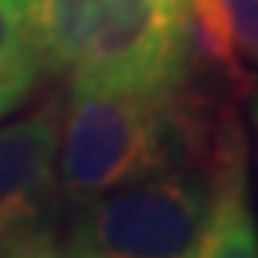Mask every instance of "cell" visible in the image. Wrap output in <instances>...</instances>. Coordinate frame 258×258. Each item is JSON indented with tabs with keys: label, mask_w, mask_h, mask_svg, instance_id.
Listing matches in <instances>:
<instances>
[{
	"label": "cell",
	"mask_w": 258,
	"mask_h": 258,
	"mask_svg": "<svg viewBox=\"0 0 258 258\" xmlns=\"http://www.w3.org/2000/svg\"><path fill=\"white\" fill-rule=\"evenodd\" d=\"M215 112L177 90L72 81L59 124V187L72 202L174 168H199Z\"/></svg>",
	"instance_id": "6da1fadb"
},
{
	"label": "cell",
	"mask_w": 258,
	"mask_h": 258,
	"mask_svg": "<svg viewBox=\"0 0 258 258\" xmlns=\"http://www.w3.org/2000/svg\"><path fill=\"white\" fill-rule=\"evenodd\" d=\"M246 94H249V118L255 127V162H258V84H252Z\"/></svg>",
	"instance_id": "ba28073f"
},
{
	"label": "cell",
	"mask_w": 258,
	"mask_h": 258,
	"mask_svg": "<svg viewBox=\"0 0 258 258\" xmlns=\"http://www.w3.org/2000/svg\"><path fill=\"white\" fill-rule=\"evenodd\" d=\"M199 168L209 180V227L202 239V258L258 255V230L246 180V131L233 106L215 109L212 143Z\"/></svg>",
	"instance_id": "5b68a950"
},
{
	"label": "cell",
	"mask_w": 258,
	"mask_h": 258,
	"mask_svg": "<svg viewBox=\"0 0 258 258\" xmlns=\"http://www.w3.org/2000/svg\"><path fill=\"white\" fill-rule=\"evenodd\" d=\"M206 227V171L174 168L84 199L66 230L62 252L81 258H202Z\"/></svg>",
	"instance_id": "7a4b0ae2"
},
{
	"label": "cell",
	"mask_w": 258,
	"mask_h": 258,
	"mask_svg": "<svg viewBox=\"0 0 258 258\" xmlns=\"http://www.w3.org/2000/svg\"><path fill=\"white\" fill-rule=\"evenodd\" d=\"M59 106L0 127V255H53L59 246Z\"/></svg>",
	"instance_id": "277c9868"
},
{
	"label": "cell",
	"mask_w": 258,
	"mask_h": 258,
	"mask_svg": "<svg viewBox=\"0 0 258 258\" xmlns=\"http://www.w3.org/2000/svg\"><path fill=\"white\" fill-rule=\"evenodd\" d=\"M44 72L25 0H0V118L19 109Z\"/></svg>",
	"instance_id": "8992f818"
},
{
	"label": "cell",
	"mask_w": 258,
	"mask_h": 258,
	"mask_svg": "<svg viewBox=\"0 0 258 258\" xmlns=\"http://www.w3.org/2000/svg\"><path fill=\"white\" fill-rule=\"evenodd\" d=\"M97 7L100 0H25L44 72H69L81 31Z\"/></svg>",
	"instance_id": "52a82bcc"
},
{
	"label": "cell",
	"mask_w": 258,
	"mask_h": 258,
	"mask_svg": "<svg viewBox=\"0 0 258 258\" xmlns=\"http://www.w3.org/2000/svg\"><path fill=\"white\" fill-rule=\"evenodd\" d=\"M193 56L190 0H100L69 75L84 84L177 90Z\"/></svg>",
	"instance_id": "3957f363"
}]
</instances>
